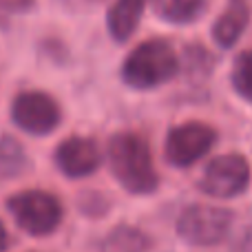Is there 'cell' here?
<instances>
[{
	"instance_id": "cell-1",
	"label": "cell",
	"mask_w": 252,
	"mask_h": 252,
	"mask_svg": "<svg viewBox=\"0 0 252 252\" xmlns=\"http://www.w3.org/2000/svg\"><path fill=\"white\" fill-rule=\"evenodd\" d=\"M109 161L115 179L133 195L157 188V170L146 139L135 133H118L109 142Z\"/></svg>"
},
{
	"instance_id": "cell-2",
	"label": "cell",
	"mask_w": 252,
	"mask_h": 252,
	"mask_svg": "<svg viewBox=\"0 0 252 252\" xmlns=\"http://www.w3.org/2000/svg\"><path fill=\"white\" fill-rule=\"evenodd\" d=\"M177 73V56L164 40H148L130 51L122 66V78L128 87L146 91L168 82Z\"/></svg>"
},
{
	"instance_id": "cell-3",
	"label": "cell",
	"mask_w": 252,
	"mask_h": 252,
	"mask_svg": "<svg viewBox=\"0 0 252 252\" xmlns=\"http://www.w3.org/2000/svg\"><path fill=\"white\" fill-rule=\"evenodd\" d=\"M9 213L18 226L33 237H47L60 226L62 206L53 195L44 190H25L9 197Z\"/></svg>"
},
{
	"instance_id": "cell-4",
	"label": "cell",
	"mask_w": 252,
	"mask_h": 252,
	"mask_svg": "<svg viewBox=\"0 0 252 252\" xmlns=\"http://www.w3.org/2000/svg\"><path fill=\"white\" fill-rule=\"evenodd\" d=\"M232 228V213L219 206H188L177 219V232L192 246H215L228 237Z\"/></svg>"
},
{
	"instance_id": "cell-5",
	"label": "cell",
	"mask_w": 252,
	"mask_h": 252,
	"mask_svg": "<svg viewBox=\"0 0 252 252\" xmlns=\"http://www.w3.org/2000/svg\"><path fill=\"white\" fill-rule=\"evenodd\" d=\"M250 182V166L241 155H219L206 166L199 179V188L210 197L217 199H230L248 188Z\"/></svg>"
},
{
	"instance_id": "cell-6",
	"label": "cell",
	"mask_w": 252,
	"mask_h": 252,
	"mask_svg": "<svg viewBox=\"0 0 252 252\" xmlns=\"http://www.w3.org/2000/svg\"><path fill=\"white\" fill-rule=\"evenodd\" d=\"M215 139L217 135L208 124L188 122L175 126L166 137V159L173 166L186 168V166L195 164L197 159H201L213 148Z\"/></svg>"
},
{
	"instance_id": "cell-7",
	"label": "cell",
	"mask_w": 252,
	"mask_h": 252,
	"mask_svg": "<svg viewBox=\"0 0 252 252\" xmlns=\"http://www.w3.org/2000/svg\"><path fill=\"white\" fill-rule=\"evenodd\" d=\"M11 120L16 126L31 135H49L60 124V109L47 93L27 91L13 100Z\"/></svg>"
},
{
	"instance_id": "cell-8",
	"label": "cell",
	"mask_w": 252,
	"mask_h": 252,
	"mask_svg": "<svg viewBox=\"0 0 252 252\" xmlns=\"http://www.w3.org/2000/svg\"><path fill=\"white\" fill-rule=\"evenodd\" d=\"M102 161L100 148L89 137H69L56 151V164L66 177H87L97 170Z\"/></svg>"
},
{
	"instance_id": "cell-9",
	"label": "cell",
	"mask_w": 252,
	"mask_h": 252,
	"mask_svg": "<svg viewBox=\"0 0 252 252\" xmlns=\"http://www.w3.org/2000/svg\"><path fill=\"white\" fill-rule=\"evenodd\" d=\"M250 20V7L246 0H228L223 13L213 27V38L219 47L230 49L237 44Z\"/></svg>"
},
{
	"instance_id": "cell-10",
	"label": "cell",
	"mask_w": 252,
	"mask_h": 252,
	"mask_svg": "<svg viewBox=\"0 0 252 252\" xmlns=\"http://www.w3.org/2000/svg\"><path fill=\"white\" fill-rule=\"evenodd\" d=\"M146 0H115L109 11V31L118 42H126L137 29Z\"/></svg>"
},
{
	"instance_id": "cell-11",
	"label": "cell",
	"mask_w": 252,
	"mask_h": 252,
	"mask_svg": "<svg viewBox=\"0 0 252 252\" xmlns=\"http://www.w3.org/2000/svg\"><path fill=\"white\" fill-rule=\"evenodd\" d=\"M148 237L139 232L137 228L118 226L113 232H109L102 244V252H146Z\"/></svg>"
},
{
	"instance_id": "cell-12",
	"label": "cell",
	"mask_w": 252,
	"mask_h": 252,
	"mask_svg": "<svg viewBox=\"0 0 252 252\" xmlns=\"http://www.w3.org/2000/svg\"><path fill=\"white\" fill-rule=\"evenodd\" d=\"M206 0H153V9L168 22H192L204 11Z\"/></svg>"
},
{
	"instance_id": "cell-13",
	"label": "cell",
	"mask_w": 252,
	"mask_h": 252,
	"mask_svg": "<svg viewBox=\"0 0 252 252\" xmlns=\"http://www.w3.org/2000/svg\"><path fill=\"white\" fill-rule=\"evenodd\" d=\"M27 166V155L20 142L13 137H2L0 139V175L2 177H16V175L25 173Z\"/></svg>"
},
{
	"instance_id": "cell-14",
	"label": "cell",
	"mask_w": 252,
	"mask_h": 252,
	"mask_svg": "<svg viewBox=\"0 0 252 252\" xmlns=\"http://www.w3.org/2000/svg\"><path fill=\"white\" fill-rule=\"evenodd\" d=\"M232 87L244 100L252 104V49L241 53L232 69Z\"/></svg>"
},
{
	"instance_id": "cell-15",
	"label": "cell",
	"mask_w": 252,
	"mask_h": 252,
	"mask_svg": "<svg viewBox=\"0 0 252 252\" xmlns=\"http://www.w3.org/2000/svg\"><path fill=\"white\" fill-rule=\"evenodd\" d=\"M35 0H0V7L7 11H27L33 7Z\"/></svg>"
},
{
	"instance_id": "cell-16",
	"label": "cell",
	"mask_w": 252,
	"mask_h": 252,
	"mask_svg": "<svg viewBox=\"0 0 252 252\" xmlns=\"http://www.w3.org/2000/svg\"><path fill=\"white\" fill-rule=\"evenodd\" d=\"M239 252H252V226L248 228V230H246V235L241 237Z\"/></svg>"
},
{
	"instance_id": "cell-17",
	"label": "cell",
	"mask_w": 252,
	"mask_h": 252,
	"mask_svg": "<svg viewBox=\"0 0 252 252\" xmlns=\"http://www.w3.org/2000/svg\"><path fill=\"white\" fill-rule=\"evenodd\" d=\"M4 248H7V232H4L2 223H0V252H4Z\"/></svg>"
}]
</instances>
